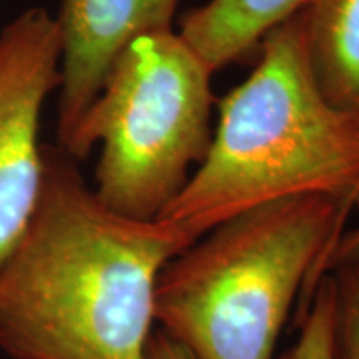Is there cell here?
<instances>
[{
    "mask_svg": "<svg viewBox=\"0 0 359 359\" xmlns=\"http://www.w3.org/2000/svg\"><path fill=\"white\" fill-rule=\"evenodd\" d=\"M258 62L218 102L205 160L158 218L196 238L246 210L323 195L359 212V118L323 95L309 64L304 13L275 27Z\"/></svg>",
    "mask_w": 359,
    "mask_h": 359,
    "instance_id": "7a4b0ae2",
    "label": "cell"
},
{
    "mask_svg": "<svg viewBox=\"0 0 359 359\" xmlns=\"http://www.w3.org/2000/svg\"><path fill=\"white\" fill-rule=\"evenodd\" d=\"M283 359H339L338 299L333 273L323 276L309 294L298 339Z\"/></svg>",
    "mask_w": 359,
    "mask_h": 359,
    "instance_id": "9c48e42d",
    "label": "cell"
},
{
    "mask_svg": "<svg viewBox=\"0 0 359 359\" xmlns=\"http://www.w3.org/2000/svg\"><path fill=\"white\" fill-rule=\"evenodd\" d=\"M60 30L45 8H27L0 30V271L42 193L40 120L60 87Z\"/></svg>",
    "mask_w": 359,
    "mask_h": 359,
    "instance_id": "5b68a950",
    "label": "cell"
},
{
    "mask_svg": "<svg viewBox=\"0 0 359 359\" xmlns=\"http://www.w3.org/2000/svg\"><path fill=\"white\" fill-rule=\"evenodd\" d=\"M353 212L323 195L246 210L161 269L155 325L195 359H275L296 299L326 273Z\"/></svg>",
    "mask_w": 359,
    "mask_h": 359,
    "instance_id": "3957f363",
    "label": "cell"
},
{
    "mask_svg": "<svg viewBox=\"0 0 359 359\" xmlns=\"http://www.w3.org/2000/svg\"><path fill=\"white\" fill-rule=\"evenodd\" d=\"M196 238L98 200L60 147L43 145L42 193L0 271V348L13 359H147L155 290Z\"/></svg>",
    "mask_w": 359,
    "mask_h": 359,
    "instance_id": "6da1fadb",
    "label": "cell"
},
{
    "mask_svg": "<svg viewBox=\"0 0 359 359\" xmlns=\"http://www.w3.org/2000/svg\"><path fill=\"white\" fill-rule=\"evenodd\" d=\"M359 262V226L346 230L339 238L338 245L326 264V273H331L341 264Z\"/></svg>",
    "mask_w": 359,
    "mask_h": 359,
    "instance_id": "7c38bea8",
    "label": "cell"
},
{
    "mask_svg": "<svg viewBox=\"0 0 359 359\" xmlns=\"http://www.w3.org/2000/svg\"><path fill=\"white\" fill-rule=\"evenodd\" d=\"M303 13L309 64L323 95L359 118V0H313Z\"/></svg>",
    "mask_w": 359,
    "mask_h": 359,
    "instance_id": "ba28073f",
    "label": "cell"
},
{
    "mask_svg": "<svg viewBox=\"0 0 359 359\" xmlns=\"http://www.w3.org/2000/svg\"><path fill=\"white\" fill-rule=\"evenodd\" d=\"M147 359H195L182 344L160 331L158 327L151 334L148 343Z\"/></svg>",
    "mask_w": 359,
    "mask_h": 359,
    "instance_id": "8fae6325",
    "label": "cell"
},
{
    "mask_svg": "<svg viewBox=\"0 0 359 359\" xmlns=\"http://www.w3.org/2000/svg\"><path fill=\"white\" fill-rule=\"evenodd\" d=\"M331 273L338 299L339 359H359V262L341 264Z\"/></svg>",
    "mask_w": 359,
    "mask_h": 359,
    "instance_id": "30bf717a",
    "label": "cell"
},
{
    "mask_svg": "<svg viewBox=\"0 0 359 359\" xmlns=\"http://www.w3.org/2000/svg\"><path fill=\"white\" fill-rule=\"evenodd\" d=\"M313 0H208L182 19L178 32L215 72L258 50L262 40Z\"/></svg>",
    "mask_w": 359,
    "mask_h": 359,
    "instance_id": "52a82bcc",
    "label": "cell"
},
{
    "mask_svg": "<svg viewBox=\"0 0 359 359\" xmlns=\"http://www.w3.org/2000/svg\"><path fill=\"white\" fill-rule=\"evenodd\" d=\"M180 0H62L55 17L62 40L58 147H64L116 58L142 35L175 29Z\"/></svg>",
    "mask_w": 359,
    "mask_h": 359,
    "instance_id": "8992f818",
    "label": "cell"
},
{
    "mask_svg": "<svg viewBox=\"0 0 359 359\" xmlns=\"http://www.w3.org/2000/svg\"><path fill=\"white\" fill-rule=\"evenodd\" d=\"M215 70L178 30L135 39L60 147L85 160L100 145L93 191L115 213L156 219L212 145Z\"/></svg>",
    "mask_w": 359,
    "mask_h": 359,
    "instance_id": "277c9868",
    "label": "cell"
}]
</instances>
